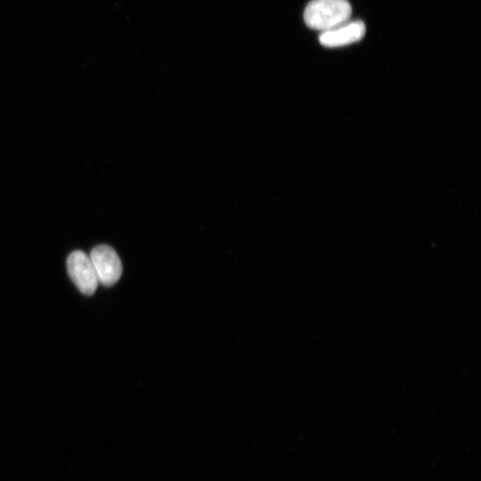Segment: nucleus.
<instances>
[{"mask_svg":"<svg viewBox=\"0 0 481 481\" xmlns=\"http://www.w3.org/2000/svg\"><path fill=\"white\" fill-rule=\"evenodd\" d=\"M351 13L347 0H313L305 9L304 20L309 28L325 31L347 21Z\"/></svg>","mask_w":481,"mask_h":481,"instance_id":"f257e3e1","label":"nucleus"},{"mask_svg":"<svg viewBox=\"0 0 481 481\" xmlns=\"http://www.w3.org/2000/svg\"><path fill=\"white\" fill-rule=\"evenodd\" d=\"M67 269L72 281L85 295H92L97 289L98 279L90 257L81 250H76L67 258Z\"/></svg>","mask_w":481,"mask_h":481,"instance_id":"f03ea898","label":"nucleus"},{"mask_svg":"<svg viewBox=\"0 0 481 481\" xmlns=\"http://www.w3.org/2000/svg\"><path fill=\"white\" fill-rule=\"evenodd\" d=\"M98 281L105 286L115 284L122 273L121 261L116 251L107 245H99L90 253Z\"/></svg>","mask_w":481,"mask_h":481,"instance_id":"7ed1b4c3","label":"nucleus"},{"mask_svg":"<svg viewBox=\"0 0 481 481\" xmlns=\"http://www.w3.org/2000/svg\"><path fill=\"white\" fill-rule=\"evenodd\" d=\"M364 33L365 25L363 21H346L335 28L322 31L319 41L325 47H339L361 40Z\"/></svg>","mask_w":481,"mask_h":481,"instance_id":"20e7f679","label":"nucleus"}]
</instances>
